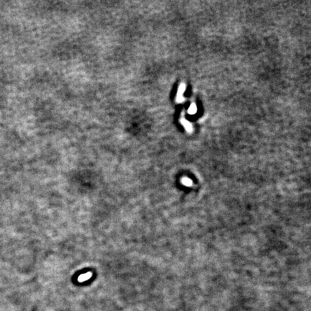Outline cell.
<instances>
[{"label": "cell", "mask_w": 311, "mask_h": 311, "mask_svg": "<svg viewBox=\"0 0 311 311\" xmlns=\"http://www.w3.org/2000/svg\"><path fill=\"white\" fill-rule=\"evenodd\" d=\"M197 106H196L195 104L192 103V105H191L190 106V107H189L188 112H189V113H190V114H191V115H193V114H195V113H196V112H197Z\"/></svg>", "instance_id": "obj_4"}, {"label": "cell", "mask_w": 311, "mask_h": 311, "mask_svg": "<svg viewBox=\"0 0 311 311\" xmlns=\"http://www.w3.org/2000/svg\"><path fill=\"white\" fill-rule=\"evenodd\" d=\"M91 276H92V274L91 273H87V274H84V275H81L79 279H78V280H79V282H84V281H86L87 280H89V278L91 277Z\"/></svg>", "instance_id": "obj_3"}, {"label": "cell", "mask_w": 311, "mask_h": 311, "mask_svg": "<svg viewBox=\"0 0 311 311\" xmlns=\"http://www.w3.org/2000/svg\"><path fill=\"white\" fill-rule=\"evenodd\" d=\"M181 123L184 125V128H185L186 130L188 131V132H192V125L190 122H188L185 119H181Z\"/></svg>", "instance_id": "obj_2"}, {"label": "cell", "mask_w": 311, "mask_h": 311, "mask_svg": "<svg viewBox=\"0 0 311 311\" xmlns=\"http://www.w3.org/2000/svg\"><path fill=\"white\" fill-rule=\"evenodd\" d=\"M186 89V86L185 84H181L180 86L179 87L178 89V92H177V102H182L184 100V98L183 97V94L184 91Z\"/></svg>", "instance_id": "obj_1"}]
</instances>
